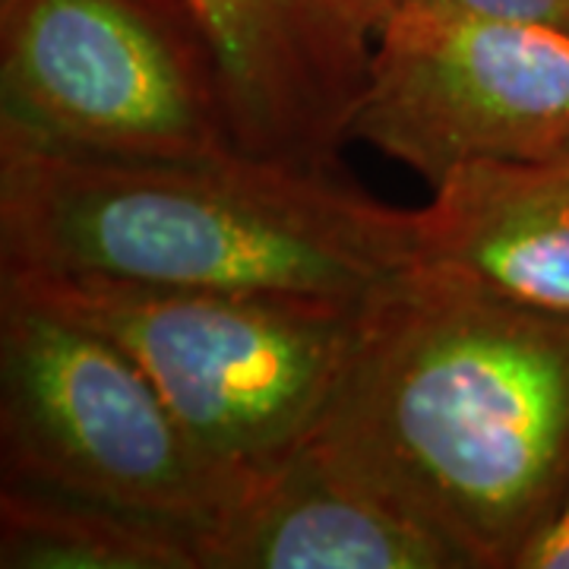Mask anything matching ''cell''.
I'll return each mask as SVG.
<instances>
[{"instance_id":"6da1fadb","label":"cell","mask_w":569,"mask_h":569,"mask_svg":"<svg viewBox=\"0 0 569 569\" xmlns=\"http://www.w3.org/2000/svg\"><path fill=\"white\" fill-rule=\"evenodd\" d=\"M307 443L462 569H516L569 493V320L411 266L361 307Z\"/></svg>"},{"instance_id":"277c9868","label":"cell","mask_w":569,"mask_h":569,"mask_svg":"<svg viewBox=\"0 0 569 569\" xmlns=\"http://www.w3.org/2000/svg\"><path fill=\"white\" fill-rule=\"evenodd\" d=\"M3 481L178 522L219 526L253 466L212 456L140 365L102 332L3 284Z\"/></svg>"},{"instance_id":"8992f818","label":"cell","mask_w":569,"mask_h":569,"mask_svg":"<svg viewBox=\"0 0 569 569\" xmlns=\"http://www.w3.org/2000/svg\"><path fill=\"white\" fill-rule=\"evenodd\" d=\"M351 140L430 187L478 162H519L569 142V29L389 10Z\"/></svg>"},{"instance_id":"ba28073f","label":"cell","mask_w":569,"mask_h":569,"mask_svg":"<svg viewBox=\"0 0 569 569\" xmlns=\"http://www.w3.org/2000/svg\"><path fill=\"white\" fill-rule=\"evenodd\" d=\"M206 569H462L459 557L310 443L253 466L219 526Z\"/></svg>"},{"instance_id":"5b68a950","label":"cell","mask_w":569,"mask_h":569,"mask_svg":"<svg viewBox=\"0 0 569 569\" xmlns=\"http://www.w3.org/2000/svg\"><path fill=\"white\" fill-rule=\"evenodd\" d=\"M0 137L102 156L234 152L222 63L187 0H0Z\"/></svg>"},{"instance_id":"9c48e42d","label":"cell","mask_w":569,"mask_h":569,"mask_svg":"<svg viewBox=\"0 0 569 569\" xmlns=\"http://www.w3.org/2000/svg\"><path fill=\"white\" fill-rule=\"evenodd\" d=\"M415 216V266L569 320V142L538 159L466 164Z\"/></svg>"},{"instance_id":"52a82bcc","label":"cell","mask_w":569,"mask_h":569,"mask_svg":"<svg viewBox=\"0 0 569 569\" xmlns=\"http://www.w3.org/2000/svg\"><path fill=\"white\" fill-rule=\"evenodd\" d=\"M222 63L244 152L339 168L383 0H187Z\"/></svg>"},{"instance_id":"30bf717a","label":"cell","mask_w":569,"mask_h":569,"mask_svg":"<svg viewBox=\"0 0 569 569\" xmlns=\"http://www.w3.org/2000/svg\"><path fill=\"white\" fill-rule=\"evenodd\" d=\"M3 569H206L193 529L73 493L0 490Z\"/></svg>"},{"instance_id":"7c38bea8","label":"cell","mask_w":569,"mask_h":569,"mask_svg":"<svg viewBox=\"0 0 569 569\" xmlns=\"http://www.w3.org/2000/svg\"><path fill=\"white\" fill-rule=\"evenodd\" d=\"M516 569H569V493L519 553Z\"/></svg>"},{"instance_id":"3957f363","label":"cell","mask_w":569,"mask_h":569,"mask_svg":"<svg viewBox=\"0 0 569 569\" xmlns=\"http://www.w3.org/2000/svg\"><path fill=\"white\" fill-rule=\"evenodd\" d=\"M3 284L127 351L197 443L263 466L317 427L370 298L216 291L102 276H3Z\"/></svg>"},{"instance_id":"7a4b0ae2","label":"cell","mask_w":569,"mask_h":569,"mask_svg":"<svg viewBox=\"0 0 569 569\" xmlns=\"http://www.w3.org/2000/svg\"><path fill=\"white\" fill-rule=\"evenodd\" d=\"M418 216L339 168L257 156H102L0 137L3 276L367 298L415 266Z\"/></svg>"},{"instance_id":"8fae6325","label":"cell","mask_w":569,"mask_h":569,"mask_svg":"<svg viewBox=\"0 0 569 569\" xmlns=\"http://www.w3.org/2000/svg\"><path fill=\"white\" fill-rule=\"evenodd\" d=\"M389 10H430L452 17H478V20L541 22L569 29V0H383ZM387 20V17H383Z\"/></svg>"}]
</instances>
